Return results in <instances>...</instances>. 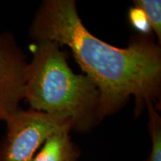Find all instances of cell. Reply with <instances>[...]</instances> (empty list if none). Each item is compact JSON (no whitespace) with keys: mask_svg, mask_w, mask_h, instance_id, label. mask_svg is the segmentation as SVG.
<instances>
[{"mask_svg":"<svg viewBox=\"0 0 161 161\" xmlns=\"http://www.w3.org/2000/svg\"><path fill=\"white\" fill-rule=\"evenodd\" d=\"M34 42L47 40L67 46L81 69L99 92L100 120L118 111L131 97L136 111L160 98V45L147 35L126 48L102 41L86 29L74 0H46L29 29Z\"/></svg>","mask_w":161,"mask_h":161,"instance_id":"obj_1","label":"cell"},{"mask_svg":"<svg viewBox=\"0 0 161 161\" xmlns=\"http://www.w3.org/2000/svg\"><path fill=\"white\" fill-rule=\"evenodd\" d=\"M26 71L25 99L30 108L68 120L85 134L99 122V92L87 75L74 73L58 43L34 42Z\"/></svg>","mask_w":161,"mask_h":161,"instance_id":"obj_2","label":"cell"},{"mask_svg":"<svg viewBox=\"0 0 161 161\" xmlns=\"http://www.w3.org/2000/svg\"><path fill=\"white\" fill-rule=\"evenodd\" d=\"M6 134L0 142V161H31L52 133L70 127L69 121L45 113L19 109L5 121Z\"/></svg>","mask_w":161,"mask_h":161,"instance_id":"obj_3","label":"cell"},{"mask_svg":"<svg viewBox=\"0 0 161 161\" xmlns=\"http://www.w3.org/2000/svg\"><path fill=\"white\" fill-rule=\"evenodd\" d=\"M28 63L14 36L0 31V121L5 122L25 99Z\"/></svg>","mask_w":161,"mask_h":161,"instance_id":"obj_4","label":"cell"},{"mask_svg":"<svg viewBox=\"0 0 161 161\" xmlns=\"http://www.w3.org/2000/svg\"><path fill=\"white\" fill-rule=\"evenodd\" d=\"M71 130L65 127L52 133L31 161H78L80 151L72 140Z\"/></svg>","mask_w":161,"mask_h":161,"instance_id":"obj_5","label":"cell"},{"mask_svg":"<svg viewBox=\"0 0 161 161\" xmlns=\"http://www.w3.org/2000/svg\"><path fill=\"white\" fill-rule=\"evenodd\" d=\"M149 116V132L152 140L150 154L146 161H161V117L152 102L146 104Z\"/></svg>","mask_w":161,"mask_h":161,"instance_id":"obj_6","label":"cell"},{"mask_svg":"<svg viewBox=\"0 0 161 161\" xmlns=\"http://www.w3.org/2000/svg\"><path fill=\"white\" fill-rule=\"evenodd\" d=\"M134 7L139 8L144 12L151 29L157 36L159 44L161 45V1L160 0H135Z\"/></svg>","mask_w":161,"mask_h":161,"instance_id":"obj_7","label":"cell"},{"mask_svg":"<svg viewBox=\"0 0 161 161\" xmlns=\"http://www.w3.org/2000/svg\"><path fill=\"white\" fill-rule=\"evenodd\" d=\"M130 23L134 29L142 35H148L151 30V26L146 14L139 8L134 7L130 9L128 13Z\"/></svg>","mask_w":161,"mask_h":161,"instance_id":"obj_8","label":"cell"}]
</instances>
